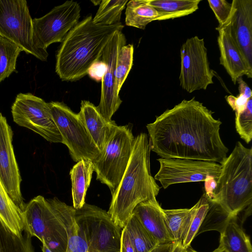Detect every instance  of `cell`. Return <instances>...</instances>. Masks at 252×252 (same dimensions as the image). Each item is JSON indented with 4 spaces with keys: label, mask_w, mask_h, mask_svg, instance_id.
<instances>
[{
    "label": "cell",
    "mask_w": 252,
    "mask_h": 252,
    "mask_svg": "<svg viewBox=\"0 0 252 252\" xmlns=\"http://www.w3.org/2000/svg\"><path fill=\"white\" fill-rule=\"evenodd\" d=\"M195 100H183L147 125L150 149L161 158L211 161L222 164L228 149L220 133L221 122Z\"/></svg>",
    "instance_id": "cell-1"
},
{
    "label": "cell",
    "mask_w": 252,
    "mask_h": 252,
    "mask_svg": "<svg viewBox=\"0 0 252 252\" xmlns=\"http://www.w3.org/2000/svg\"><path fill=\"white\" fill-rule=\"evenodd\" d=\"M121 23L111 26L94 24L90 15L73 28L56 55L55 70L63 81L78 80L87 74L91 66L101 59L103 51Z\"/></svg>",
    "instance_id": "cell-2"
},
{
    "label": "cell",
    "mask_w": 252,
    "mask_h": 252,
    "mask_svg": "<svg viewBox=\"0 0 252 252\" xmlns=\"http://www.w3.org/2000/svg\"><path fill=\"white\" fill-rule=\"evenodd\" d=\"M150 147L148 135L140 133L134 138L126 168L114 192L107 212L122 229L139 203L156 199L159 187L151 174Z\"/></svg>",
    "instance_id": "cell-3"
},
{
    "label": "cell",
    "mask_w": 252,
    "mask_h": 252,
    "mask_svg": "<svg viewBox=\"0 0 252 252\" xmlns=\"http://www.w3.org/2000/svg\"><path fill=\"white\" fill-rule=\"evenodd\" d=\"M75 209L58 198L38 195L22 211L24 231L44 242L52 252H66L70 235L77 225Z\"/></svg>",
    "instance_id": "cell-4"
},
{
    "label": "cell",
    "mask_w": 252,
    "mask_h": 252,
    "mask_svg": "<svg viewBox=\"0 0 252 252\" xmlns=\"http://www.w3.org/2000/svg\"><path fill=\"white\" fill-rule=\"evenodd\" d=\"M211 201L231 216H237L252 203V149L238 141L221 164Z\"/></svg>",
    "instance_id": "cell-5"
},
{
    "label": "cell",
    "mask_w": 252,
    "mask_h": 252,
    "mask_svg": "<svg viewBox=\"0 0 252 252\" xmlns=\"http://www.w3.org/2000/svg\"><path fill=\"white\" fill-rule=\"evenodd\" d=\"M134 138L129 125L118 126L99 156L92 161L96 180L106 185L111 194L118 187L126 168Z\"/></svg>",
    "instance_id": "cell-6"
},
{
    "label": "cell",
    "mask_w": 252,
    "mask_h": 252,
    "mask_svg": "<svg viewBox=\"0 0 252 252\" xmlns=\"http://www.w3.org/2000/svg\"><path fill=\"white\" fill-rule=\"evenodd\" d=\"M0 35L27 54L47 61V50L36 47L33 39V19L25 0H0Z\"/></svg>",
    "instance_id": "cell-7"
},
{
    "label": "cell",
    "mask_w": 252,
    "mask_h": 252,
    "mask_svg": "<svg viewBox=\"0 0 252 252\" xmlns=\"http://www.w3.org/2000/svg\"><path fill=\"white\" fill-rule=\"evenodd\" d=\"M49 105L52 119L68 148L73 161H94L100 151L96 147L78 114L63 102H50Z\"/></svg>",
    "instance_id": "cell-8"
},
{
    "label": "cell",
    "mask_w": 252,
    "mask_h": 252,
    "mask_svg": "<svg viewBox=\"0 0 252 252\" xmlns=\"http://www.w3.org/2000/svg\"><path fill=\"white\" fill-rule=\"evenodd\" d=\"M75 219L80 234L98 252H120L122 229L107 212L85 203L81 209H75Z\"/></svg>",
    "instance_id": "cell-9"
},
{
    "label": "cell",
    "mask_w": 252,
    "mask_h": 252,
    "mask_svg": "<svg viewBox=\"0 0 252 252\" xmlns=\"http://www.w3.org/2000/svg\"><path fill=\"white\" fill-rule=\"evenodd\" d=\"M14 122L28 128L52 143L63 144L52 119L49 103L31 93L19 94L12 106Z\"/></svg>",
    "instance_id": "cell-10"
},
{
    "label": "cell",
    "mask_w": 252,
    "mask_h": 252,
    "mask_svg": "<svg viewBox=\"0 0 252 252\" xmlns=\"http://www.w3.org/2000/svg\"><path fill=\"white\" fill-rule=\"evenodd\" d=\"M80 13L77 1L67 0L42 17L33 19V39L36 47L47 50L51 44L63 42L79 22Z\"/></svg>",
    "instance_id": "cell-11"
},
{
    "label": "cell",
    "mask_w": 252,
    "mask_h": 252,
    "mask_svg": "<svg viewBox=\"0 0 252 252\" xmlns=\"http://www.w3.org/2000/svg\"><path fill=\"white\" fill-rule=\"evenodd\" d=\"M181 87L188 93L206 90L213 84V71L210 69L207 50L203 38L194 36L187 39L181 47Z\"/></svg>",
    "instance_id": "cell-12"
},
{
    "label": "cell",
    "mask_w": 252,
    "mask_h": 252,
    "mask_svg": "<svg viewBox=\"0 0 252 252\" xmlns=\"http://www.w3.org/2000/svg\"><path fill=\"white\" fill-rule=\"evenodd\" d=\"M157 160L160 166L154 179L164 189L175 184L204 181L208 176L217 180L221 168V164L211 161L161 158Z\"/></svg>",
    "instance_id": "cell-13"
},
{
    "label": "cell",
    "mask_w": 252,
    "mask_h": 252,
    "mask_svg": "<svg viewBox=\"0 0 252 252\" xmlns=\"http://www.w3.org/2000/svg\"><path fill=\"white\" fill-rule=\"evenodd\" d=\"M126 41L122 30L117 31L106 45L101 58L106 64V70L101 80L100 100L96 108L108 121H112V116L122 102L117 91L115 69L119 52Z\"/></svg>",
    "instance_id": "cell-14"
},
{
    "label": "cell",
    "mask_w": 252,
    "mask_h": 252,
    "mask_svg": "<svg viewBox=\"0 0 252 252\" xmlns=\"http://www.w3.org/2000/svg\"><path fill=\"white\" fill-rule=\"evenodd\" d=\"M13 132L0 113V179L7 193L22 211L26 204L22 195L21 177L12 145Z\"/></svg>",
    "instance_id": "cell-15"
},
{
    "label": "cell",
    "mask_w": 252,
    "mask_h": 252,
    "mask_svg": "<svg viewBox=\"0 0 252 252\" xmlns=\"http://www.w3.org/2000/svg\"><path fill=\"white\" fill-rule=\"evenodd\" d=\"M230 33L248 66L252 70V0H233Z\"/></svg>",
    "instance_id": "cell-16"
},
{
    "label": "cell",
    "mask_w": 252,
    "mask_h": 252,
    "mask_svg": "<svg viewBox=\"0 0 252 252\" xmlns=\"http://www.w3.org/2000/svg\"><path fill=\"white\" fill-rule=\"evenodd\" d=\"M230 22L216 28L218 31V43L220 52V64L225 69L234 84L243 75L252 78V70L248 66L230 33Z\"/></svg>",
    "instance_id": "cell-17"
},
{
    "label": "cell",
    "mask_w": 252,
    "mask_h": 252,
    "mask_svg": "<svg viewBox=\"0 0 252 252\" xmlns=\"http://www.w3.org/2000/svg\"><path fill=\"white\" fill-rule=\"evenodd\" d=\"M78 115L94 144L101 152L118 126L114 121L106 120L96 106L88 100H82Z\"/></svg>",
    "instance_id": "cell-18"
},
{
    "label": "cell",
    "mask_w": 252,
    "mask_h": 252,
    "mask_svg": "<svg viewBox=\"0 0 252 252\" xmlns=\"http://www.w3.org/2000/svg\"><path fill=\"white\" fill-rule=\"evenodd\" d=\"M132 213L159 244L173 242L168 230L163 209L157 199L138 204Z\"/></svg>",
    "instance_id": "cell-19"
},
{
    "label": "cell",
    "mask_w": 252,
    "mask_h": 252,
    "mask_svg": "<svg viewBox=\"0 0 252 252\" xmlns=\"http://www.w3.org/2000/svg\"><path fill=\"white\" fill-rule=\"evenodd\" d=\"M94 171L92 161L82 159L75 164L70 171L73 207L78 210L85 203L86 192Z\"/></svg>",
    "instance_id": "cell-20"
},
{
    "label": "cell",
    "mask_w": 252,
    "mask_h": 252,
    "mask_svg": "<svg viewBox=\"0 0 252 252\" xmlns=\"http://www.w3.org/2000/svg\"><path fill=\"white\" fill-rule=\"evenodd\" d=\"M237 217H231L220 233V244L226 252H252L250 238L238 224Z\"/></svg>",
    "instance_id": "cell-21"
},
{
    "label": "cell",
    "mask_w": 252,
    "mask_h": 252,
    "mask_svg": "<svg viewBox=\"0 0 252 252\" xmlns=\"http://www.w3.org/2000/svg\"><path fill=\"white\" fill-rule=\"evenodd\" d=\"M200 0H147V4L159 13L158 21L185 16L198 8Z\"/></svg>",
    "instance_id": "cell-22"
},
{
    "label": "cell",
    "mask_w": 252,
    "mask_h": 252,
    "mask_svg": "<svg viewBox=\"0 0 252 252\" xmlns=\"http://www.w3.org/2000/svg\"><path fill=\"white\" fill-rule=\"evenodd\" d=\"M0 220L19 236L24 231L22 211L7 193L0 179Z\"/></svg>",
    "instance_id": "cell-23"
},
{
    "label": "cell",
    "mask_w": 252,
    "mask_h": 252,
    "mask_svg": "<svg viewBox=\"0 0 252 252\" xmlns=\"http://www.w3.org/2000/svg\"><path fill=\"white\" fill-rule=\"evenodd\" d=\"M126 24L134 28L145 29L153 21L158 20L159 13L147 4V0H132L126 4Z\"/></svg>",
    "instance_id": "cell-24"
},
{
    "label": "cell",
    "mask_w": 252,
    "mask_h": 252,
    "mask_svg": "<svg viewBox=\"0 0 252 252\" xmlns=\"http://www.w3.org/2000/svg\"><path fill=\"white\" fill-rule=\"evenodd\" d=\"M136 252H151L159 244L132 213L125 226Z\"/></svg>",
    "instance_id": "cell-25"
},
{
    "label": "cell",
    "mask_w": 252,
    "mask_h": 252,
    "mask_svg": "<svg viewBox=\"0 0 252 252\" xmlns=\"http://www.w3.org/2000/svg\"><path fill=\"white\" fill-rule=\"evenodd\" d=\"M192 209H163L168 230L173 242L181 244L185 236Z\"/></svg>",
    "instance_id": "cell-26"
},
{
    "label": "cell",
    "mask_w": 252,
    "mask_h": 252,
    "mask_svg": "<svg viewBox=\"0 0 252 252\" xmlns=\"http://www.w3.org/2000/svg\"><path fill=\"white\" fill-rule=\"evenodd\" d=\"M0 252H34L32 237L17 235L0 220Z\"/></svg>",
    "instance_id": "cell-27"
},
{
    "label": "cell",
    "mask_w": 252,
    "mask_h": 252,
    "mask_svg": "<svg viewBox=\"0 0 252 252\" xmlns=\"http://www.w3.org/2000/svg\"><path fill=\"white\" fill-rule=\"evenodd\" d=\"M127 0H103L93 18L94 24L111 26L120 23L122 11L128 2Z\"/></svg>",
    "instance_id": "cell-28"
},
{
    "label": "cell",
    "mask_w": 252,
    "mask_h": 252,
    "mask_svg": "<svg viewBox=\"0 0 252 252\" xmlns=\"http://www.w3.org/2000/svg\"><path fill=\"white\" fill-rule=\"evenodd\" d=\"M209 208V201L204 194L198 201L191 207L192 211L187 230L181 243L183 249H186L190 246V243L197 234Z\"/></svg>",
    "instance_id": "cell-29"
},
{
    "label": "cell",
    "mask_w": 252,
    "mask_h": 252,
    "mask_svg": "<svg viewBox=\"0 0 252 252\" xmlns=\"http://www.w3.org/2000/svg\"><path fill=\"white\" fill-rule=\"evenodd\" d=\"M21 49L0 35V83L15 71L17 58Z\"/></svg>",
    "instance_id": "cell-30"
},
{
    "label": "cell",
    "mask_w": 252,
    "mask_h": 252,
    "mask_svg": "<svg viewBox=\"0 0 252 252\" xmlns=\"http://www.w3.org/2000/svg\"><path fill=\"white\" fill-rule=\"evenodd\" d=\"M209 203V208L197 235L212 230L221 233L230 218L232 217L217 204Z\"/></svg>",
    "instance_id": "cell-31"
},
{
    "label": "cell",
    "mask_w": 252,
    "mask_h": 252,
    "mask_svg": "<svg viewBox=\"0 0 252 252\" xmlns=\"http://www.w3.org/2000/svg\"><path fill=\"white\" fill-rule=\"evenodd\" d=\"M133 45L123 46L119 52L115 69L116 84L119 92L132 67L133 64Z\"/></svg>",
    "instance_id": "cell-32"
},
{
    "label": "cell",
    "mask_w": 252,
    "mask_h": 252,
    "mask_svg": "<svg viewBox=\"0 0 252 252\" xmlns=\"http://www.w3.org/2000/svg\"><path fill=\"white\" fill-rule=\"evenodd\" d=\"M235 123L237 133L249 144L252 139V97L249 99L245 110L235 115Z\"/></svg>",
    "instance_id": "cell-33"
},
{
    "label": "cell",
    "mask_w": 252,
    "mask_h": 252,
    "mask_svg": "<svg viewBox=\"0 0 252 252\" xmlns=\"http://www.w3.org/2000/svg\"><path fill=\"white\" fill-rule=\"evenodd\" d=\"M208 2L219 22V27L225 26L230 22L233 10L232 3L225 0H208Z\"/></svg>",
    "instance_id": "cell-34"
},
{
    "label": "cell",
    "mask_w": 252,
    "mask_h": 252,
    "mask_svg": "<svg viewBox=\"0 0 252 252\" xmlns=\"http://www.w3.org/2000/svg\"><path fill=\"white\" fill-rule=\"evenodd\" d=\"M245 95L239 94L237 96L229 95L226 96V100L232 109L235 111V115L243 112L246 107L249 100Z\"/></svg>",
    "instance_id": "cell-35"
},
{
    "label": "cell",
    "mask_w": 252,
    "mask_h": 252,
    "mask_svg": "<svg viewBox=\"0 0 252 252\" xmlns=\"http://www.w3.org/2000/svg\"><path fill=\"white\" fill-rule=\"evenodd\" d=\"M106 70V64L101 60L94 62L89 68L87 74L96 81H101Z\"/></svg>",
    "instance_id": "cell-36"
},
{
    "label": "cell",
    "mask_w": 252,
    "mask_h": 252,
    "mask_svg": "<svg viewBox=\"0 0 252 252\" xmlns=\"http://www.w3.org/2000/svg\"><path fill=\"white\" fill-rule=\"evenodd\" d=\"M120 252H136L130 236L125 227L122 229Z\"/></svg>",
    "instance_id": "cell-37"
},
{
    "label": "cell",
    "mask_w": 252,
    "mask_h": 252,
    "mask_svg": "<svg viewBox=\"0 0 252 252\" xmlns=\"http://www.w3.org/2000/svg\"><path fill=\"white\" fill-rule=\"evenodd\" d=\"M204 188L205 192L204 194L209 201H211L213 198L214 192L217 186V180L214 177L208 176L204 181Z\"/></svg>",
    "instance_id": "cell-38"
},
{
    "label": "cell",
    "mask_w": 252,
    "mask_h": 252,
    "mask_svg": "<svg viewBox=\"0 0 252 252\" xmlns=\"http://www.w3.org/2000/svg\"><path fill=\"white\" fill-rule=\"evenodd\" d=\"M237 82L239 84L238 88L239 94H242L245 95L249 98L252 97V91L249 86L243 80L242 77H240L239 78H238V79L237 80Z\"/></svg>",
    "instance_id": "cell-39"
},
{
    "label": "cell",
    "mask_w": 252,
    "mask_h": 252,
    "mask_svg": "<svg viewBox=\"0 0 252 252\" xmlns=\"http://www.w3.org/2000/svg\"><path fill=\"white\" fill-rule=\"evenodd\" d=\"M177 243L174 242L160 244L151 252H172Z\"/></svg>",
    "instance_id": "cell-40"
},
{
    "label": "cell",
    "mask_w": 252,
    "mask_h": 252,
    "mask_svg": "<svg viewBox=\"0 0 252 252\" xmlns=\"http://www.w3.org/2000/svg\"><path fill=\"white\" fill-rule=\"evenodd\" d=\"M182 252H198L193 250L190 246L186 249H183ZM212 252H226L222 246L220 244L219 247Z\"/></svg>",
    "instance_id": "cell-41"
},
{
    "label": "cell",
    "mask_w": 252,
    "mask_h": 252,
    "mask_svg": "<svg viewBox=\"0 0 252 252\" xmlns=\"http://www.w3.org/2000/svg\"><path fill=\"white\" fill-rule=\"evenodd\" d=\"M183 248L181 244L177 243L172 252H182Z\"/></svg>",
    "instance_id": "cell-42"
},
{
    "label": "cell",
    "mask_w": 252,
    "mask_h": 252,
    "mask_svg": "<svg viewBox=\"0 0 252 252\" xmlns=\"http://www.w3.org/2000/svg\"><path fill=\"white\" fill-rule=\"evenodd\" d=\"M42 243L41 250L42 252H52L49 248L47 246L44 242Z\"/></svg>",
    "instance_id": "cell-43"
},
{
    "label": "cell",
    "mask_w": 252,
    "mask_h": 252,
    "mask_svg": "<svg viewBox=\"0 0 252 252\" xmlns=\"http://www.w3.org/2000/svg\"><path fill=\"white\" fill-rule=\"evenodd\" d=\"M101 0H91V2H93V3L94 5H99Z\"/></svg>",
    "instance_id": "cell-44"
}]
</instances>
